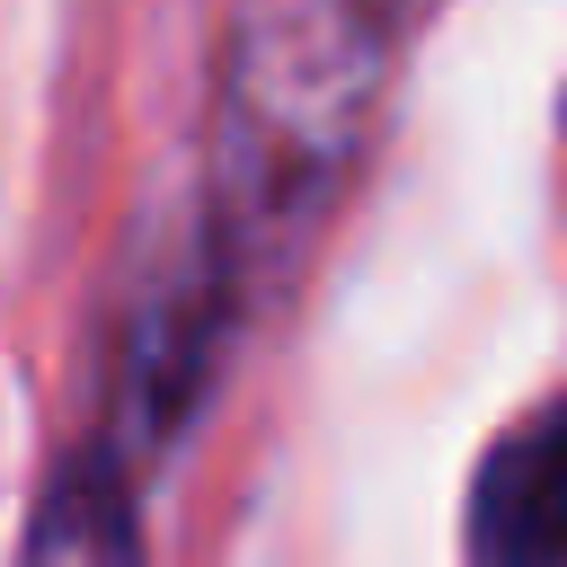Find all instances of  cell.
Instances as JSON below:
<instances>
[{
	"instance_id": "1",
	"label": "cell",
	"mask_w": 567,
	"mask_h": 567,
	"mask_svg": "<svg viewBox=\"0 0 567 567\" xmlns=\"http://www.w3.org/2000/svg\"><path fill=\"white\" fill-rule=\"evenodd\" d=\"M390 80V0H239L213 89L204 230L239 301L284 292L328 230Z\"/></svg>"
},
{
	"instance_id": "2",
	"label": "cell",
	"mask_w": 567,
	"mask_h": 567,
	"mask_svg": "<svg viewBox=\"0 0 567 567\" xmlns=\"http://www.w3.org/2000/svg\"><path fill=\"white\" fill-rule=\"evenodd\" d=\"M470 549L478 567H567V399H549L487 452Z\"/></svg>"
},
{
	"instance_id": "3",
	"label": "cell",
	"mask_w": 567,
	"mask_h": 567,
	"mask_svg": "<svg viewBox=\"0 0 567 567\" xmlns=\"http://www.w3.org/2000/svg\"><path fill=\"white\" fill-rule=\"evenodd\" d=\"M27 567H142V514H133V461L115 443L71 452L27 523Z\"/></svg>"
}]
</instances>
